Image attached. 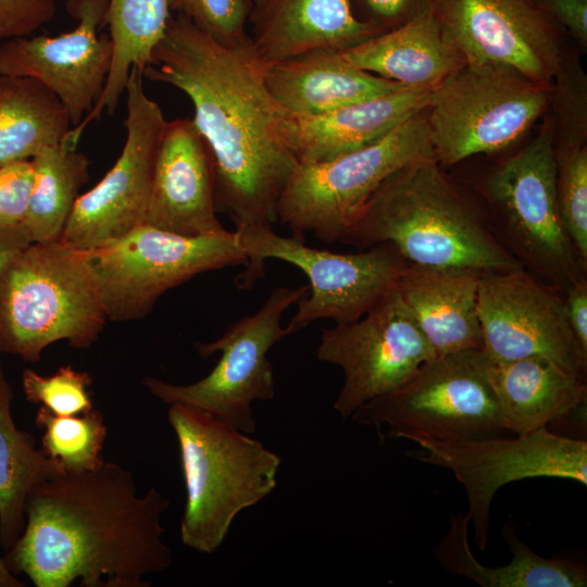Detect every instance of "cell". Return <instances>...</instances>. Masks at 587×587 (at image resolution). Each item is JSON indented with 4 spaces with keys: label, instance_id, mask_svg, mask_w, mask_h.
<instances>
[{
    "label": "cell",
    "instance_id": "6da1fadb",
    "mask_svg": "<svg viewBox=\"0 0 587 587\" xmlns=\"http://www.w3.org/2000/svg\"><path fill=\"white\" fill-rule=\"evenodd\" d=\"M267 66L251 39L221 45L176 13L142 71L190 99L213 159L216 211L236 228L278 223L279 198L299 164L292 115L270 92Z\"/></svg>",
    "mask_w": 587,
    "mask_h": 587
},
{
    "label": "cell",
    "instance_id": "7a4b0ae2",
    "mask_svg": "<svg viewBox=\"0 0 587 587\" xmlns=\"http://www.w3.org/2000/svg\"><path fill=\"white\" fill-rule=\"evenodd\" d=\"M168 507L154 487L139 494L117 463L65 472L30 491L24 529L3 560L37 587H148L147 575L173 564L162 525Z\"/></svg>",
    "mask_w": 587,
    "mask_h": 587
},
{
    "label": "cell",
    "instance_id": "3957f363",
    "mask_svg": "<svg viewBox=\"0 0 587 587\" xmlns=\"http://www.w3.org/2000/svg\"><path fill=\"white\" fill-rule=\"evenodd\" d=\"M339 242L358 250L387 242L420 266L523 270L492 235L474 199L435 159L407 165L386 179Z\"/></svg>",
    "mask_w": 587,
    "mask_h": 587
},
{
    "label": "cell",
    "instance_id": "277c9868",
    "mask_svg": "<svg viewBox=\"0 0 587 587\" xmlns=\"http://www.w3.org/2000/svg\"><path fill=\"white\" fill-rule=\"evenodd\" d=\"M167 420L177 438L186 489L180 539L197 552L214 553L235 517L274 490L282 459L199 408L171 403Z\"/></svg>",
    "mask_w": 587,
    "mask_h": 587
},
{
    "label": "cell",
    "instance_id": "5b68a950",
    "mask_svg": "<svg viewBox=\"0 0 587 587\" xmlns=\"http://www.w3.org/2000/svg\"><path fill=\"white\" fill-rule=\"evenodd\" d=\"M108 317L87 252L30 242L0 274V352L37 362L51 344L86 349Z\"/></svg>",
    "mask_w": 587,
    "mask_h": 587
},
{
    "label": "cell",
    "instance_id": "8992f818",
    "mask_svg": "<svg viewBox=\"0 0 587 587\" xmlns=\"http://www.w3.org/2000/svg\"><path fill=\"white\" fill-rule=\"evenodd\" d=\"M550 127L484 175L477 205L498 242L524 271L563 295L587 278L559 213Z\"/></svg>",
    "mask_w": 587,
    "mask_h": 587
},
{
    "label": "cell",
    "instance_id": "52a82bcc",
    "mask_svg": "<svg viewBox=\"0 0 587 587\" xmlns=\"http://www.w3.org/2000/svg\"><path fill=\"white\" fill-rule=\"evenodd\" d=\"M235 233L247 255L246 267L236 279L238 288H252L264 275L266 259L290 263L308 277L310 292L297 303L286 326L289 335L317 320L351 323L361 319L398 287L410 264L387 242L355 253H336L307 246L303 234L284 237L273 227L242 226Z\"/></svg>",
    "mask_w": 587,
    "mask_h": 587
},
{
    "label": "cell",
    "instance_id": "ba28073f",
    "mask_svg": "<svg viewBox=\"0 0 587 587\" xmlns=\"http://www.w3.org/2000/svg\"><path fill=\"white\" fill-rule=\"evenodd\" d=\"M483 349L436 355L400 387L362 404L350 417L388 426L389 437L464 441L500 436L504 425Z\"/></svg>",
    "mask_w": 587,
    "mask_h": 587
},
{
    "label": "cell",
    "instance_id": "9c48e42d",
    "mask_svg": "<svg viewBox=\"0 0 587 587\" xmlns=\"http://www.w3.org/2000/svg\"><path fill=\"white\" fill-rule=\"evenodd\" d=\"M422 113L355 151L324 162H299L279 198L278 223L292 233L339 242L386 179L407 165L435 159Z\"/></svg>",
    "mask_w": 587,
    "mask_h": 587
},
{
    "label": "cell",
    "instance_id": "30bf717a",
    "mask_svg": "<svg viewBox=\"0 0 587 587\" xmlns=\"http://www.w3.org/2000/svg\"><path fill=\"white\" fill-rule=\"evenodd\" d=\"M550 85L503 65L465 63L433 89L426 118L444 168L517 141L546 111Z\"/></svg>",
    "mask_w": 587,
    "mask_h": 587
},
{
    "label": "cell",
    "instance_id": "8fae6325",
    "mask_svg": "<svg viewBox=\"0 0 587 587\" xmlns=\"http://www.w3.org/2000/svg\"><path fill=\"white\" fill-rule=\"evenodd\" d=\"M108 320H140L168 289L213 270L246 265L235 232L184 236L141 224L86 251Z\"/></svg>",
    "mask_w": 587,
    "mask_h": 587
},
{
    "label": "cell",
    "instance_id": "7c38bea8",
    "mask_svg": "<svg viewBox=\"0 0 587 587\" xmlns=\"http://www.w3.org/2000/svg\"><path fill=\"white\" fill-rule=\"evenodd\" d=\"M309 292V285L278 287L252 315L230 324L216 340L197 342V352L208 358L221 352L214 369L203 378L176 385L147 377L142 385L165 403H184L204 410L249 435L257 429L252 404L275 396V378L267 359L270 349L289 333L282 327L286 309Z\"/></svg>",
    "mask_w": 587,
    "mask_h": 587
},
{
    "label": "cell",
    "instance_id": "4fadbf2b",
    "mask_svg": "<svg viewBox=\"0 0 587 587\" xmlns=\"http://www.w3.org/2000/svg\"><path fill=\"white\" fill-rule=\"evenodd\" d=\"M423 453L416 460L447 469L463 485L473 525V540L488 542L490 505L504 485L534 477H555L587 485V441L544 427L513 438L501 436L464 441L413 438Z\"/></svg>",
    "mask_w": 587,
    "mask_h": 587
},
{
    "label": "cell",
    "instance_id": "5bb4252c",
    "mask_svg": "<svg viewBox=\"0 0 587 587\" xmlns=\"http://www.w3.org/2000/svg\"><path fill=\"white\" fill-rule=\"evenodd\" d=\"M435 357L398 287L361 319L323 328L316 351L317 360L342 370L344 383L333 404L342 419L403 385Z\"/></svg>",
    "mask_w": 587,
    "mask_h": 587
},
{
    "label": "cell",
    "instance_id": "9a60e30c",
    "mask_svg": "<svg viewBox=\"0 0 587 587\" xmlns=\"http://www.w3.org/2000/svg\"><path fill=\"white\" fill-rule=\"evenodd\" d=\"M142 70H130L126 93V139L103 178L78 196L61 241L90 251L145 223L154 163L166 124L161 107L145 91Z\"/></svg>",
    "mask_w": 587,
    "mask_h": 587
},
{
    "label": "cell",
    "instance_id": "2e32d148",
    "mask_svg": "<svg viewBox=\"0 0 587 587\" xmlns=\"http://www.w3.org/2000/svg\"><path fill=\"white\" fill-rule=\"evenodd\" d=\"M483 350L494 362L544 357L586 380L587 354L569 326L564 295L524 270L480 273Z\"/></svg>",
    "mask_w": 587,
    "mask_h": 587
},
{
    "label": "cell",
    "instance_id": "e0dca14e",
    "mask_svg": "<svg viewBox=\"0 0 587 587\" xmlns=\"http://www.w3.org/2000/svg\"><path fill=\"white\" fill-rule=\"evenodd\" d=\"M433 12L467 64L508 66L546 85L560 71L557 30L534 0H435Z\"/></svg>",
    "mask_w": 587,
    "mask_h": 587
},
{
    "label": "cell",
    "instance_id": "ac0fdd59",
    "mask_svg": "<svg viewBox=\"0 0 587 587\" xmlns=\"http://www.w3.org/2000/svg\"><path fill=\"white\" fill-rule=\"evenodd\" d=\"M109 0H68L78 23L71 32L27 36L0 45V75L28 77L46 86L76 127L101 96L111 68L113 43L105 25Z\"/></svg>",
    "mask_w": 587,
    "mask_h": 587
},
{
    "label": "cell",
    "instance_id": "d6986e66",
    "mask_svg": "<svg viewBox=\"0 0 587 587\" xmlns=\"http://www.w3.org/2000/svg\"><path fill=\"white\" fill-rule=\"evenodd\" d=\"M211 151L192 118L166 121L143 224L184 236L223 235Z\"/></svg>",
    "mask_w": 587,
    "mask_h": 587
},
{
    "label": "cell",
    "instance_id": "ffe728a7",
    "mask_svg": "<svg viewBox=\"0 0 587 587\" xmlns=\"http://www.w3.org/2000/svg\"><path fill=\"white\" fill-rule=\"evenodd\" d=\"M251 43L267 64L314 50H344L385 30L359 18L353 0H265L253 5Z\"/></svg>",
    "mask_w": 587,
    "mask_h": 587
},
{
    "label": "cell",
    "instance_id": "44dd1931",
    "mask_svg": "<svg viewBox=\"0 0 587 587\" xmlns=\"http://www.w3.org/2000/svg\"><path fill=\"white\" fill-rule=\"evenodd\" d=\"M480 273L409 264L401 276L398 290L436 355L483 349Z\"/></svg>",
    "mask_w": 587,
    "mask_h": 587
},
{
    "label": "cell",
    "instance_id": "7402d4cb",
    "mask_svg": "<svg viewBox=\"0 0 587 587\" xmlns=\"http://www.w3.org/2000/svg\"><path fill=\"white\" fill-rule=\"evenodd\" d=\"M488 377L504 429L515 435L586 417V380L547 358L490 360Z\"/></svg>",
    "mask_w": 587,
    "mask_h": 587
},
{
    "label": "cell",
    "instance_id": "603a6c76",
    "mask_svg": "<svg viewBox=\"0 0 587 587\" xmlns=\"http://www.w3.org/2000/svg\"><path fill=\"white\" fill-rule=\"evenodd\" d=\"M434 88L403 87L315 116H292L299 162H324L372 145L430 104Z\"/></svg>",
    "mask_w": 587,
    "mask_h": 587
},
{
    "label": "cell",
    "instance_id": "cb8c5ba5",
    "mask_svg": "<svg viewBox=\"0 0 587 587\" xmlns=\"http://www.w3.org/2000/svg\"><path fill=\"white\" fill-rule=\"evenodd\" d=\"M266 86L292 116H315L407 87L357 68L337 50H314L268 64Z\"/></svg>",
    "mask_w": 587,
    "mask_h": 587
},
{
    "label": "cell",
    "instance_id": "d4e9b609",
    "mask_svg": "<svg viewBox=\"0 0 587 587\" xmlns=\"http://www.w3.org/2000/svg\"><path fill=\"white\" fill-rule=\"evenodd\" d=\"M339 53L352 66L407 87L435 88L466 63L433 9Z\"/></svg>",
    "mask_w": 587,
    "mask_h": 587
},
{
    "label": "cell",
    "instance_id": "484cf974",
    "mask_svg": "<svg viewBox=\"0 0 587 587\" xmlns=\"http://www.w3.org/2000/svg\"><path fill=\"white\" fill-rule=\"evenodd\" d=\"M470 521L466 513L454 515L448 533L434 555L448 572L469 578L482 587H585V565L566 559L538 555L516 536L513 525L503 528L512 559L502 566H484L469 545Z\"/></svg>",
    "mask_w": 587,
    "mask_h": 587
},
{
    "label": "cell",
    "instance_id": "4316f807",
    "mask_svg": "<svg viewBox=\"0 0 587 587\" xmlns=\"http://www.w3.org/2000/svg\"><path fill=\"white\" fill-rule=\"evenodd\" d=\"M172 16L168 0H109L105 24L113 43L111 68L104 89L84 120L71 129L76 140L102 112H115L125 92L130 70L151 63L154 47L163 37Z\"/></svg>",
    "mask_w": 587,
    "mask_h": 587
},
{
    "label": "cell",
    "instance_id": "83f0119b",
    "mask_svg": "<svg viewBox=\"0 0 587 587\" xmlns=\"http://www.w3.org/2000/svg\"><path fill=\"white\" fill-rule=\"evenodd\" d=\"M71 128L66 109L40 82L0 75V166L30 160Z\"/></svg>",
    "mask_w": 587,
    "mask_h": 587
},
{
    "label": "cell",
    "instance_id": "f1b7e54d",
    "mask_svg": "<svg viewBox=\"0 0 587 587\" xmlns=\"http://www.w3.org/2000/svg\"><path fill=\"white\" fill-rule=\"evenodd\" d=\"M13 392L0 364V544L7 551L21 536L26 500L41 483L65 473L61 464L35 446L30 434L13 420Z\"/></svg>",
    "mask_w": 587,
    "mask_h": 587
},
{
    "label": "cell",
    "instance_id": "f546056e",
    "mask_svg": "<svg viewBox=\"0 0 587 587\" xmlns=\"http://www.w3.org/2000/svg\"><path fill=\"white\" fill-rule=\"evenodd\" d=\"M34 184L22 223L32 242L59 240L78 191L89 177L90 161L70 138L45 147L30 159Z\"/></svg>",
    "mask_w": 587,
    "mask_h": 587
},
{
    "label": "cell",
    "instance_id": "4dcf8cb0",
    "mask_svg": "<svg viewBox=\"0 0 587 587\" xmlns=\"http://www.w3.org/2000/svg\"><path fill=\"white\" fill-rule=\"evenodd\" d=\"M35 423L43 429L41 450L66 473L92 471L105 461L102 450L107 425L101 411L93 408L87 413L61 416L40 405Z\"/></svg>",
    "mask_w": 587,
    "mask_h": 587
},
{
    "label": "cell",
    "instance_id": "1f68e13d",
    "mask_svg": "<svg viewBox=\"0 0 587 587\" xmlns=\"http://www.w3.org/2000/svg\"><path fill=\"white\" fill-rule=\"evenodd\" d=\"M557 200L561 221L587 264V148L583 141L554 146Z\"/></svg>",
    "mask_w": 587,
    "mask_h": 587
},
{
    "label": "cell",
    "instance_id": "d6a6232c",
    "mask_svg": "<svg viewBox=\"0 0 587 587\" xmlns=\"http://www.w3.org/2000/svg\"><path fill=\"white\" fill-rule=\"evenodd\" d=\"M92 377L72 366H62L54 374L42 376L30 369L22 374V386L30 403L40 404L55 415H76L93 409L89 387Z\"/></svg>",
    "mask_w": 587,
    "mask_h": 587
},
{
    "label": "cell",
    "instance_id": "836d02e7",
    "mask_svg": "<svg viewBox=\"0 0 587 587\" xmlns=\"http://www.w3.org/2000/svg\"><path fill=\"white\" fill-rule=\"evenodd\" d=\"M171 11L187 17L196 27L221 45L246 43L252 0H168Z\"/></svg>",
    "mask_w": 587,
    "mask_h": 587
},
{
    "label": "cell",
    "instance_id": "e575fe53",
    "mask_svg": "<svg viewBox=\"0 0 587 587\" xmlns=\"http://www.w3.org/2000/svg\"><path fill=\"white\" fill-rule=\"evenodd\" d=\"M34 184L30 160L0 166V225H21Z\"/></svg>",
    "mask_w": 587,
    "mask_h": 587
},
{
    "label": "cell",
    "instance_id": "d590c367",
    "mask_svg": "<svg viewBox=\"0 0 587 587\" xmlns=\"http://www.w3.org/2000/svg\"><path fill=\"white\" fill-rule=\"evenodd\" d=\"M57 9L58 0H0V41L30 36Z\"/></svg>",
    "mask_w": 587,
    "mask_h": 587
},
{
    "label": "cell",
    "instance_id": "8d00e7d4",
    "mask_svg": "<svg viewBox=\"0 0 587 587\" xmlns=\"http://www.w3.org/2000/svg\"><path fill=\"white\" fill-rule=\"evenodd\" d=\"M370 18L380 27L395 28L412 17L433 9L435 0H361Z\"/></svg>",
    "mask_w": 587,
    "mask_h": 587
},
{
    "label": "cell",
    "instance_id": "74e56055",
    "mask_svg": "<svg viewBox=\"0 0 587 587\" xmlns=\"http://www.w3.org/2000/svg\"><path fill=\"white\" fill-rule=\"evenodd\" d=\"M564 25L582 43L587 42V0H534Z\"/></svg>",
    "mask_w": 587,
    "mask_h": 587
},
{
    "label": "cell",
    "instance_id": "f35d334b",
    "mask_svg": "<svg viewBox=\"0 0 587 587\" xmlns=\"http://www.w3.org/2000/svg\"><path fill=\"white\" fill-rule=\"evenodd\" d=\"M565 315L577 344L587 354V278L564 294Z\"/></svg>",
    "mask_w": 587,
    "mask_h": 587
},
{
    "label": "cell",
    "instance_id": "ab89813d",
    "mask_svg": "<svg viewBox=\"0 0 587 587\" xmlns=\"http://www.w3.org/2000/svg\"><path fill=\"white\" fill-rule=\"evenodd\" d=\"M32 241L21 225H0V274L12 258Z\"/></svg>",
    "mask_w": 587,
    "mask_h": 587
},
{
    "label": "cell",
    "instance_id": "60d3db41",
    "mask_svg": "<svg viewBox=\"0 0 587 587\" xmlns=\"http://www.w3.org/2000/svg\"><path fill=\"white\" fill-rule=\"evenodd\" d=\"M25 584L16 577L0 557V587H24Z\"/></svg>",
    "mask_w": 587,
    "mask_h": 587
},
{
    "label": "cell",
    "instance_id": "b9f144b4",
    "mask_svg": "<svg viewBox=\"0 0 587 587\" xmlns=\"http://www.w3.org/2000/svg\"><path fill=\"white\" fill-rule=\"evenodd\" d=\"M265 0H252V3H253V5H258V4H261Z\"/></svg>",
    "mask_w": 587,
    "mask_h": 587
}]
</instances>
